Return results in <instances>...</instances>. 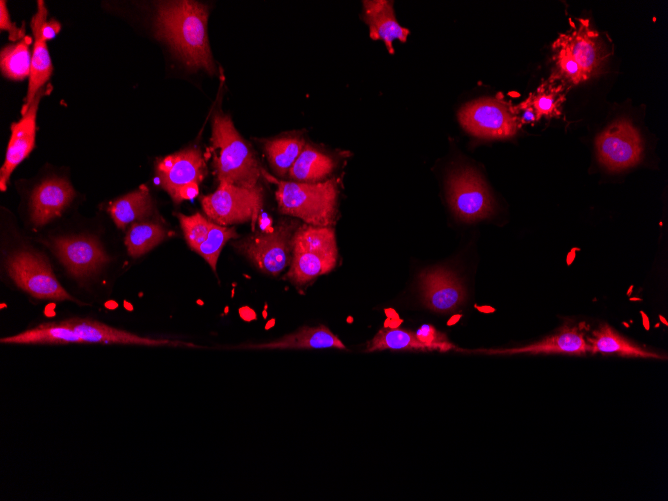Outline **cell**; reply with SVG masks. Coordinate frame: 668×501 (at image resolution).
Masks as SVG:
<instances>
[{"label":"cell","mask_w":668,"mask_h":501,"mask_svg":"<svg viewBox=\"0 0 668 501\" xmlns=\"http://www.w3.org/2000/svg\"><path fill=\"white\" fill-rule=\"evenodd\" d=\"M208 7L195 1L159 2L156 37L165 41L191 69L215 74L207 35Z\"/></svg>","instance_id":"cell-1"},{"label":"cell","mask_w":668,"mask_h":501,"mask_svg":"<svg viewBox=\"0 0 668 501\" xmlns=\"http://www.w3.org/2000/svg\"><path fill=\"white\" fill-rule=\"evenodd\" d=\"M211 142L216 150L213 165L219 183L242 187L258 185L263 169L228 115H215Z\"/></svg>","instance_id":"cell-2"},{"label":"cell","mask_w":668,"mask_h":501,"mask_svg":"<svg viewBox=\"0 0 668 501\" xmlns=\"http://www.w3.org/2000/svg\"><path fill=\"white\" fill-rule=\"evenodd\" d=\"M275 183L280 213L313 226L327 227L334 223L338 198L336 179L317 183L275 180Z\"/></svg>","instance_id":"cell-3"},{"label":"cell","mask_w":668,"mask_h":501,"mask_svg":"<svg viewBox=\"0 0 668 501\" xmlns=\"http://www.w3.org/2000/svg\"><path fill=\"white\" fill-rule=\"evenodd\" d=\"M292 257L286 278L295 285H304L333 270L338 260L335 230L302 224L292 239Z\"/></svg>","instance_id":"cell-4"},{"label":"cell","mask_w":668,"mask_h":501,"mask_svg":"<svg viewBox=\"0 0 668 501\" xmlns=\"http://www.w3.org/2000/svg\"><path fill=\"white\" fill-rule=\"evenodd\" d=\"M6 270L13 282L40 300L75 301L57 280L47 258L31 250H19L6 260Z\"/></svg>","instance_id":"cell-5"},{"label":"cell","mask_w":668,"mask_h":501,"mask_svg":"<svg viewBox=\"0 0 668 501\" xmlns=\"http://www.w3.org/2000/svg\"><path fill=\"white\" fill-rule=\"evenodd\" d=\"M201 205L216 224L251 222L254 226L263 205V189L259 184L242 187L220 182L212 194L201 197Z\"/></svg>","instance_id":"cell-6"},{"label":"cell","mask_w":668,"mask_h":501,"mask_svg":"<svg viewBox=\"0 0 668 501\" xmlns=\"http://www.w3.org/2000/svg\"><path fill=\"white\" fill-rule=\"evenodd\" d=\"M298 227L296 220H282L271 231L234 242V246L259 270L277 276L291 262L292 239Z\"/></svg>","instance_id":"cell-7"},{"label":"cell","mask_w":668,"mask_h":501,"mask_svg":"<svg viewBox=\"0 0 668 501\" xmlns=\"http://www.w3.org/2000/svg\"><path fill=\"white\" fill-rule=\"evenodd\" d=\"M448 195L453 213L462 221L474 222L493 213V199L487 186L471 168L456 170L449 176Z\"/></svg>","instance_id":"cell-8"},{"label":"cell","mask_w":668,"mask_h":501,"mask_svg":"<svg viewBox=\"0 0 668 501\" xmlns=\"http://www.w3.org/2000/svg\"><path fill=\"white\" fill-rule=\"evenodd\" d=\"M459 120L470 134L481 138H507L518 128L509 108L492 98L466 104L459 112Z\"/></svg>","instance_id":"cell-9"},{"label":"cell","mask_w":668,"mask_h":501,"mask_svg":"<svg viewBox=\"0 0 668 501\" xmlns=\"http://www.w3.org/2000/svg\"><path fill=\"white\" fill-rule=\"evenodd\" d=\"M596 150L603 166L618 171L631 167L640 160L642 146L639 134L632 124L620 120L598 136Z\"/></svg>","instance_id":"cell-10"},{"label":"cell","mask_w":668,"mask_h":501,"mask_svg":"<svg viewBox=\"0 0 668 501\" xmlns=\"http://www.w3.org/2000/svg\"><path fill=\"white\" fill-rule=\"evenodd\" d=\"M51 245L68 273L76 278L95 274L109 261L101 244L93 237H58L53 239Z\"/></svg>","instance_id":"cell-11"},{"label":"cell","mask_w":668,"mask_h":501,"mask_svg":"<svg viewBox=\"0 0 668 501\" xmlns=\"http://www.w3.org/2000/svg\"><path fill=\"white\" fill-rule=\"evenodd\" d=\"M419 286L424 305L437 312L457 310L466 299L461 280L447 268L427 269L419 275Z\"/></svg>","instance_id":"cell-12"},{"label":"cell","mask_w":668,"mask_h":501,"mask_svg":"<svg viewBox=\"0 0 668 501\" xmlns=\"http://www.w3.org/2000/svg\"><path fill=\"white\" fill-rule=\"evenodd\" d=\"M206 167L200 149L187 148L157 161L156 175L161 187L173 198L182 186L205 176Z\"/></svg>","instance_id":"cell-13"},{"label":"cell","mask_w":668,"mask_h":501,"mask_svg":"<svg viewBox=\"0 0 668 501\" xmlns=\"http://www.w3.org/2000/svg\"><path fill=\"white\" fill-rule=\"evenodd\" d=\"M47 90H40L31 102L23 117L11 126V137L6 150L5 160L0 169V190L5 191L14 169L32 151L35 145L36 114L39 102Z\"/></svg>","instance_id":"cell-14"},{"label":"cell","mask_w":668,"mask_h":501,"mask_svg":"<svg viewBox=\"0 0 668 501\" xmlns=\"http://www.w3.org/2000/svg\"><path fill=\"white\" fill-rule=\"evenodd\" d=\"M75 197L68 180L50 178L41 182L31 195V221L41 227L61 215Z\"/></svg>","instance_id":"cell-15"},{"label":"cell","mask_w":668,"mask_h":501,"mask_svg":"<svg viewBox=\"0 0 668 501\" xmlns=\"http://www.w3.org/2000/svg\"><path fill=\"white\" fill-rule=\"evenodd\" d=\"M64 322L75 331L81 343L133 344L145 346H193L192 344L188 343L141 337L134 333L113 328L104 323L89 318H69L65 319Z\"/></svg>","instance_id":"cell-16"},{"label":"cell","mask_w":668,"mask_h":501,"mask_svg":"<svg viewBox=\"0 0 668 501\" xmlns=\"http://www.w3.org/2000/svg\"><path fill=\"white\" fill-rule=\"evenodd\" d=\"M47 9L43 1L37 2V12L31 20V29L34 35V48L31 59V72L26 101L22 107V115L25 114L40 91L41 87L48 81L53 67L50 60L46 40L43 38L41 28L46 21Z\"/></svg>","instance_id":"cell-17"},{"label":"cell","mask_w":668,"mask_h":501,"mask_svg":"<svg viewBox=\"0 0 668 501\" xmlns=\"http://www.w3.org/2000/svg\"><path fill=\"white\" fill-rule=\"evenodd\" d=\"M364 19L373 40H382L389 53H393V41H407L409 30L402 27L396 20L393 2L374 0L363 2Z\"/></svg>","instance_id":"cell-18"},{"label":"cell","mask_w":668,"mask_h":501,"mask_svg":"<svg viewBox=\"0 0 668 501\" xmlns=\"http://www.w3.org/2000/svg\"><path fill=\"white\" fill-rule=\"evenodd\" d=\"M589 346L584 333L575 328L564 327L558 333L541 341L519 348L503 350H478L488 354H517V353H556L568 355H583L588 352Z\"/></svg>","instance_id":"cell-19"},{"label":"cell","mask_w":668,"mask_h":501,"mask_svg":"<svg viewBox=\"0 0 668 501\" xmlns=\"http://www.w3.org/2000/svg\"><path fill=\"white\" fill-rule=\"evenodd\" d=\"M246 348L253 349H321L337 348L346 349L342 341L334 335L326 326L316 327L304 326L300 329L287 334L279 339L260 343L246 345Z\"/></svg>","instance_id":"cell-20"},{"label":"cell","mask_w":668,"mask_h":501,"mask_svg":"<svg viewBox=\"0 0 668 501\" xmlns=\"http://www.w3.org/2000/svg\"><path fill=\"white\" fill-rule=\"evenodd\" d=\"M594 37L586 28H580L571 35L562 36L556 43L558 51L578 66L584 79L592 74L600 62V51Z\"/></svg>","instance_id":"cell-21"},{"label":"cell","mask_w":668,"mask_h":501,"mask_svg":"<svg viewBox=\"0 0 668 501\" xmlns=\"http://www.w3.org/2000/svg\"><path fill=\"white\" fill-rule=\"evenodd\" d=\"M591 354H614L622 357L657 358L663 359L660 354L643 349L639 345L621 336L607 324L594 330L592 336L586 339Z\"/></svg>","instance_id":"cell-22"},{"label":"cell","mask_w":668,"mask_h":501,"mask_svg":"<svg viewBox=\"0 0 668 501\" xmlns=\"http://www.w3.org/2000/svg\"><path fill=\"white\" fill-rule=\"evenodd\" d=\"M334 168L335 162L331 157L305 144L288 176L295 182L317 183L325 181Z\"/></svg>","instance_id":"cell-23"},{"label":"cell","mask_w":668,"mask_h":501,"mask_svg":"<svg viewBox=\"0 0 668 501\" xmlns=\"http://www.w3.org/2000/svg\"><path fill=\"white\" fill-rule=\"evenodd\" d=\"M5 344H69L81 343L79 337L64 320L46 322L19 334L1 338Z\"/></svg>","instance_id":"cell-24"},{"label":"cell","mask_w":668,"mask_h":501,"mask_svg":"<svg viewBox=\"0 0 668 501\" xmlns=\"http://www.w3.org/2000/svg\"><path fill=\"white\" fill-rule=\"evenodd\" d=\"M153 209V201L146 186L128 193L109 207V213L118 228H124L137 219L148 216Z\"/></svg>","instance_id":"cell-25"},{"label":"cell","mask_w":668,"mask_h":501,"mask_svg":"<svg viewBox=\"0 0 668 501\" xmlns=\"http://www.w3.org/2000/svg\"><path fill=\"white\" fill-rule=\"evenodd\" d=\"M305 146L297 137H283L265 141L264 149L269 163L276 174L285 176Z\"/></svg>","instance_id":"cell-26"},{"label":"cell","mask_w":668,"mask_h":501,"mask_svg":"<svg viewBox=\"0 0 668 501\" xmlns=\"http://www.w3.org/2000/svg\"><path fill=\"white\" fill-rule=\"evenodd\" d=\"M167 237V231L158 223L137 222L131 225L125 245L128 254L138 258L160 244Z\"/></svg>","instance_id":"cell-27"},{"label":"cell","mask_w":668,"mask_h":501,"mask_svg":"<svg viewBox=\"0 0 668 501\" xmlns=\"http://www.w3.org/2000/svg\"><path fill=\"white\" fill-rule=\"evenodd\" d=\"M32 39L25 36L18 43L4 47L0 54L1 71L13 80H23L30 75L32 54L29 46Z\"/></svg>","instance_id":"cell-28"},{"label":"cell","mask_w":668,"mask_h":501,"mask_svg":"<svg viewBox=\"0 0 668 501\" xmlns=\"http://www.w3.org/2000/svg\"><path fill=\"white\" fill-rule=\"evenodd\" d=\"M386 349L426 351L425 346L417 339L415 332L392 328L379 330L370 341L367 352Z\"/></svg>","instance_id":"cell-29"},{"label":"cell","mask_w":668,"mask_h":501,"mask_svg":"<svg viewBox=\"0 0 668 501\" xmlns=\"http://www.w3.org/2000/svg\"><path fill=\"white\" fill-rule=\"evenodd\" d=\"M238 235L235 228L225 227L216 223L211 224L209 233L205 241L195 250L216 273V266L222 248L232 238Z\"/></svg>","instance_id":"cell-30"},{"label":"cell","mask_w":668,"mask_h":501,"mask_svg":"<svg viewBox=\"0 0 668 501\" xmlns=\"http://www.w3.org/2000/svg\"><path fill=\"white\" fill-rule=\"evenodd\" d=\"M175 215L180 222L187 245L195 252L207 238L212 222L200 213L190 216L181 213Z\"/></svg>","instance_id":"cell-31"},{"label":"cell","mask_w":668,"mask_h":501,"mask_svg":"<svg viewBox=\"0 0 668 501\" xmlns=\"http://www.w3.org/2000/svg\"><path fill=\"white\" fill-rule=\"evenodd\" d=\"M558 92L556 90H539L533 98H530L523 105L531 108L539 118L541 115L551 116L557 114Z\"/></svg>","instance_id":"cell-32"},{"label":"cell","mask_w":668,"mask_h":501,"mask_svg":"<svg viewBox=\"0 0 668 501\" xmlns=\"http://www.w3.org/2000/svg\"><path fill=\"white\" fill-rule=\"evenodd\" d=\"M415 335L425 346L426 350L448 351L455 349V346L448 340L447 336L432 325L423 324L415 332Z\"/></svg>","instance_id":"cell-33"},{"label":"cell","mask_w":668,"mask_h":501,"mask_svg":"<svg viewBox=\"0 0 668 501\" xmlns=\"http://www.w3.org/2000/svg\"><path fill=\"white\" fill-rule=\"evenodd\" d=\"M0 28L1 30H7L9 32V39L11 41H16L25 37L24 28H18L11 22L6 2L3 0L0 2Z\"/></svg>","instance_id":"cell-34"},{"label":"cell","mask_w":668,"mask_h":501,"mask_svg":"<svg viewBox=\"0 0 668 501\" xmlns=\"http://www.w3.org/2000/svg\"><path fill=\"white\" fill-rule=\"evenodd\" d=\"M198 194H199V183L192 182L179 188L175 196L172 198V200L176 204H178L183 200L193 199L196 196H198Z\"/></svg>","instance_id":"cell-35"},{"label":"cell","mask_w":668,"mask_h":501,"mask_svg":"<svg viewBox=\"0 0 668 501\" xmlns=\"http://www.w3.org/2000/svg\"><path fill=\"white\" fill-rule=\"evenodd\" d=\"M60 29L61 25L59 22L55 20L45 21L42 25L41 33L43 38L47 41L54 38Z\"/></svg>","instance_id":"cell-36"}]
</instances>
